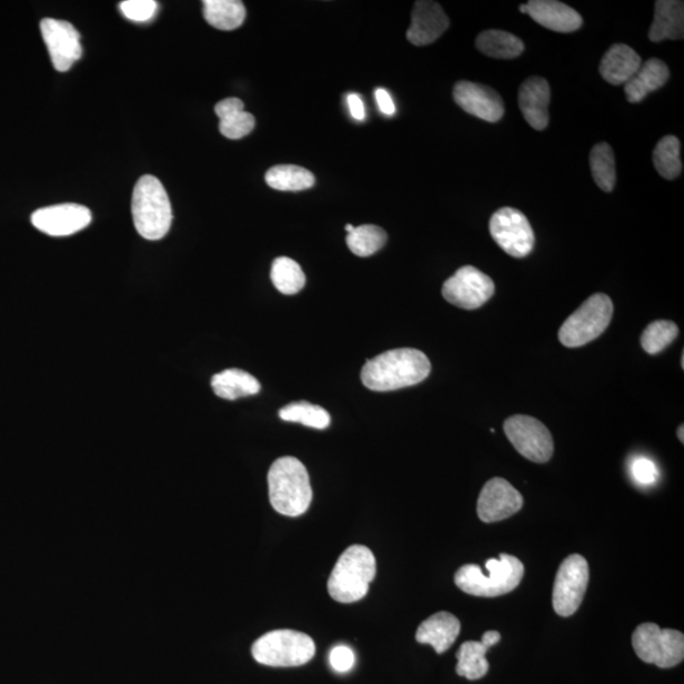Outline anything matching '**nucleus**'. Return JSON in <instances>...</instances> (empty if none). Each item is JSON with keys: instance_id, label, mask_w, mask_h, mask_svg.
I'll use <instances>...</instances> for the list:
<instances>
[{"instance_id": "nucleus-39", "label": "nucleus", "mask_w": 684, "mask_h": 684, "mask_svg": "<svg viewBox=\"0 0 684 684\" xmlns=\"http://www.w3.org/2000/svg\"><path fill=\"white\" fill-rule=\"evenodd\" d=\"M375 99L378 107L385 115H393L395 113V105L393 99L389 92H386L383 88H378L375 90Z\"/></svg>"}, {"instance_id": "nucleus-9", "label": "nucleus", "mask_w": 684, "mask_h": 684, "mask_svg": "<svg viewBox=\"0 0 684 684\" xmlns=\"http://www.w3.org/2000/svg\"><path fill=\"white\" fill-rule=\"evenodd\" d=\"M589 582L590 566L586 557L580 554L565 557L557 570L553 590V606L557 615L570 617L577 612L586 596Z\"/></svg>"}, {"instance_id": "nucleus-5", "label": "nucleus", "mask_w": 684, "mask_h": 684, "mask_svg": "<svg viewBox=\"0 0 684 684\" xmlns=\"http://www.w3.org/2000/svg\"><path fill=\"white\" fill-rule=\"evenodd\" d=\"M376 574L375 556L364 545H351L342 553L330 575L328 589L332 600L353 603L363 600Z\"/></svg>"}, {"instance_id": "nucleus-26", "label": "nucleus", "mask_w": 684, "mask_h": 684, "mask_svg": "<svg viewBox=\"0 0 684 684\" xmlns=\"http://www.w3.org/2000/svg\"><path fill=\"white\" fill-rule=\"evenodd\" d=\"M203 16L214 29L232 31L244 23L247 8L239 0H204Z\"/></svg>"}, {"instance_id": "nucleus-10", "label": "nucleus", "mask_w": 684, "mask_h": 684, "mask_svg": "<svg viewBox=\"0 0 684 684\" xmlns=\"http://www.w3.org/2000/svg\"><path fill=\"white\" fill-rule=\"evenodd\" d=\"M505 434L517 452L529 461L544 464L554 454V441L551 431L539 420L516 415L506 420Z\"/></svg>"}, {"instance_id": "nucleus-41", "label": "nucleus", "mask_w": 684, "mask_h": 684, "mask_svg": "<svg viewBox=\"0 0 684 684\" xmlns=\"http://www.w3.org/2000/svg\"><path fill=\"white\" fill-rule=\"evenodd\" d=\"M501 642V634L499 632H494V630H491V632L484 633L483 637H482V644L484 646H487L489 650L490 647H492L493 645H496Z\"/></svg>"}, {"instance_id": "nucleus-29", "label": "nucleus", "mask_w": 684, "mask_h": 684, "mask_svg": "<svg viewBox=\"0 0 684 684\" xmlns=\"http://www.w3.org/2000/svg\"><path fill=\"white\" fill-rule=\"evenodd\" d=\"M489 647L481 642H465L456 653L459 676L470 681H479L490 671V663L485 658Z\"/></svg>"}, {"instance_id": "nucleus-42", "label": "nucleus", "mask_w": 684, "mask_h": 684, "mask_svg": "<svg viewBox=\"0 0 684 684\" xmlns=\"http://www.w3.org/2000/svg\"><path fill=\"white\" fill-rule=\"evenodd\" d=\"M677 434H678V439H680V440L682 441V443H683V441H684V436H683V425H681V426H680Z\"/></svg>"}, {"instance_id": "nucleus-3", "label": "nucleus", "mask_w": 684, "mask_h": 684, "mask_svg": "<svg viewBox=\"0 0 684 684\" xmlns=\"http://www.w3.org/2000/svg\"><path fill=\"white\" fill-rule=\"evenodd\" d=\"M485 569L489 574H484L480 565H463L455 574L456 587L471 596L499 597L516 590L525 574L524 564L509 554L487 561Z\"/></svg>"}, {"instance_id": "nucleus-27", "label": "nucleus", "mask_w": 684, "mask_h": 684, "mask_svg": "<svg viewBox=\"0 0 684 684\" xmlns=\"http://www.w3.org/2000/svg\"><path fill=\"white\" fill-rule=\"evenodd\" d=\"M475 47L485 57L500 60L516 59L525 50L517 36L501 30H489L476 38Z\"/></svg>"}, {"instance_id": "nucleus-33", "label": "nucleus", "mask_w": 684, "mask_h": 684, "mask_svg": "<svg viewBox=\"0 0 684 684\" xmlns=\"http://www.w3.org/2000/svg\"><path fill=\"white\" fill-rule=\"evenodd\" d=\"M653 163L660 175L673 180L682 173L681 142L676 137L663 138L656 143L653 152Z\"/></svg>"}, {"instance_id": "nucleus-7", "label": "nucleus", "mask_w": 684, "mask_h": 684, "mask_svg": "<svg viewBox=\"0 0 684 684\" xmlns=\"http://www.w3.org/2000/svg\"><path fill=\"white\" fill-rule=\"evenodd\" d=\"M614 304L608 295L593 294L581 308L565 320L560 330V340L566 348H580L596 340L610 325Z\"/></svg>"}, {"instance_id": "nucleus-28", "label": "nucleus", "mask_w": 684, "mask_h": 684, "mask_svg": "<svg viewBox=\"0 0 684 684\" xmlns=\"http://www.w3.org/2000/svg\"><path fill=\"white\" fill-rule=\"evenodd\" d=\"M265 182L275 191L301 192L314 185V175L302 167L276 165L268 170Z\"/></svg>"}, {"instance_id": "nucleus-43", "label": "nucleus", "mask_w": 684, "mask_h": 684, "mask_svg": "<svg viewBox=\"0 0 684 684\" xmlns=\"http://www.w3.org/2000/svg\"><path fill=\"white\" fill-rule=\"evenodd\" d=\"M354 229H355V227H353V224H346V227H345V230H346L348 233L353 232Z\"/></svg>"}, {"instance_id": "nucleus-18", "label": "nucleus", "mask_w": 684, "mask_h": 684, "mask_svg": "<svg viewBox=\"0 0 684 684\" xmlns=\"http://www.w3.org/2000/svg\"><path fill=\"white\" fill-rule=\"evenodd\" d=\"M551 95V86L542 77L529 78L520 87V110L534 130L543 131L547 128Z\"/></svg>"}, {"instance_id": "nucleus-1", "label": "nucleus", "mask_w": 684, "mask_h": 684, "mask_svg": "<svg viewBox=\"0 0 684 684\" xmlns=\"http://www.w3.org/2000/svg\"><path fill=\"white\" fill-rule=\"evenodd\" d=\"M430 372V360L422 351L394 349L368 360L362 381L368 390L391 392L424 382Z\"/></svg>"}, {"instance_id": "nucleus-15", "label": "nucleus", "mask_w": 684, "mask_h": 684, "mask_svg": "<svg viewBox=\"0 0 684 684\" xmlns=\"http://www.w3.org/2000/svg\"><path fill=\"white\" fill-rule=\"evenodd\" d=\"M522 506H524V499L510 482L503 479H493L484 484L476 512L485 524H492V522L515 515Z\"/></svg>"}, {"instance_id": "nucleus-40", "label": "nucleus", "mask_w": 684, "mask_h": 684, "mask_svg": "<svg viewBox=\"0 0 684 684\" xmlns=\"http://www.w3.org/2000/svg\"><path fill=\"white\" fill-rule=\"evenodd\" d=\"M348 104L350 113L354 117L355 120H365V107L362 101V98H360L358 94H350L348 95Z\"/></svg>"}, {"instance_id": "nucleus-21", "label": "nucleus", "mask_w": 684, "mask_h": 684, "mask_svg": "<svg viewBox=\"0 0 684 684\" xmlns=\"http://www.w3.org/2000/svg\"><path fill=\"white\" fill-rule=\"evenodd\" d=\"M461 627V621L453 614L437 612L419 626L416 641L420 644H429L437 654H443L456 642Z\"/></svg>"}, {"instance_id": "nucleus-11", "label": "nucleus", "mask_w": 684, "mask_h": 684, "mask_svg": "<svg viewBox=\"0 0 684 684\" xmlns=\"http://www.w3.org/2000/svg\"><path fill=\"white\" fill-rule=\"evenodd\" d=\"M490 231L496 244L512 258H525L534 249V230L526 215L516 209L503 207L493 213Z\"/></svg>"}, {"instance_id": "nucleus-16", "label": "nucleus", "mask_w": 684, "mask_h": 684, "mask_svg": "<svg viewBox=\"0 0 684 684\" xmlns=\"http://www.w3.org/2000/svg\"><path fill=\"white\" fill-rule=\"evenodd\" d=\"M453 95L455 103L476 119L494 123L505 114L501 95L491 87L462 80L455 84Z\"/></svg>"}, {"instance_id": "nucleus-36", "label": "nucleus", "mask_w": 684, "mask_h": 684, "mask_svg": "<svg viewBox=\"0 0 684 684\" xmlns=\"http://www.w3.org/2000/svg\"><path fill=\"white\" fill-rule=\"evenodd\" d=\"M630 473H632L633 480L643 485V487H650L660 480L658 466L646 456H636L630 464Z\"/></svg>"}, {"instance_id": "nucleus-8", "label": "nucleus", "mask_w": 684, "mask_h": 684, "mask_svg": "<svg viewBox=\"0 0 684 684\" xmlns=\"http://www.w3.org/2000/svg\"><path fill=\"white\" fill-rule=\"evenodd\" d=\"M633 647L643 662L668 670L683 662L684 635L678 630L661 628L646 623L636 627Z\"/></svg>"}, {"instance_id": "nucleus-34", "label": "nucleus", "mask_w": 684, "mask_h": 684, "mask_svg": "<svg viewBox=\"0 0 684 684\" xmlns=\"http://www.w3.org/2000/svg\"><path fill=\"white\" fill-rule=\"evenodd\" d=\"M386 232L374 224H363L348 233L346 244L351 253L360 258L372 256L380 251L386 242Z\"/></svg>"}, {"instance_id": "nucleus-6", "label": "nucleus", "mask_w": 684, "mask_h": 684, "mask_svg": "<svg viewBox=\"0 0 684 684\" xmlns=\"http://www.w3.org/2000/svg\"><path fill=\"white\" fill-rule=\"evenodd\" d=\"M251 653L258 663L269 667H300L313 660L316 645L308 634L274 630L260 636Z\"/></svg>"}, {"instance_id": "nucleus-22", "label": "nucleus", "mask_w": 684, "mask_h": 684, "mask_svg": "<svg viewBox=\"0 0 684 684\" xmlns=\"http://www.w3.org/2000/svg\"><path fill=\"white\" fill-rule=\"evenodd\" d=\"M670 79V69L660 59H650L642 64L637 73L625 84L627 102L638 103L651 93L662 88Z\"/></svg>"}, {"instance_id": "nucleus-45", "label": "nucleus", "mask_w": 684, "mask_h": 684, "mask_svg": "<svg viewBox=\"0 0 684 684\" xmlns=\"http://www.w3.org/2000/svg\"><path fill=\"white\" fill-rule=\"evenodd\" d=\"M682 368H684V353L682 354Z\"/></svg>"}, {"instance_id": "nucleus-35", "label": "nucleus", "mask_w": 684, "mask_h": 684, "mask_svg": "<svg viewBox=\"0 0 684 684\" xmlns=\"http://www.w3.org/2000/svg\"><path fill=\"white\" fill-rule=\"evenodd\" d=\"M680 334L678 326L672 321H654L645 329L642 346L647 354L656 355L667 349Z\"/></svg>"}, {"instance_id": "nucleus-32", "label": "nucleus", "mask_w": 684, "mask_h": 684, "mask_svg": "<svg viewBox=\"0 0 684 684\" xmlns=\"http://www.w3.org/2000/svg\"><path fill=\"white\" fill-rule=\"evenodd\" d=\"M279 418L318 430H325L331 425V418L325 409L305 401L286 404L279 411Z\"/></svg>"}, {"instance_id": "nucleus-23", "label": "nucleus", "mask_w": 684, "mask_h": 684, "mask_svg": "<svg viewBox=\"0 0 684 684\" xmlns=\"http://www.w3.org/2000/svg\"><path fill=\"white\" fill-rule=\"evenodd\" d=\"M683 36L684 3L678 0H658L650 30L651 41L683 40Z\"/></svg>"}, {"instance_id": "nucleus-2", "label": "nucleus", "mask_w": 684, "mask_h": 684, "mask_svg": "<svg viewBox=\"0 0 684 684\" xmlns=\"http://www.w3.org/2000/svg\"><path fill=\"white\" fill-rule=\"evenodd\" d=\"M269 500L288 517H299L311 506L313 493L305 466L293 456L278 459L268 474Z\"/></svg>"}, {"instance_id": "nucleus-4", "label": "nucleus", "mask_w": 684, "mask_h": 684, "mask_svg": "<svg viewBox=\"0 0 684 684\" xmlns=\"http://www.w3.org/2000/svg\"><path fill=\"white\" fill-rule=\"evenodd\" d=\"M134 228L143 239L157 241L165 238L173 222V211L163 183L152 175H143L132 194Z\"/></svg>"}, {"instance_id": "nucleus-17", "label": "nucleus", "mask_w": 684, "mask_h": 684, "mask_svg": "<svg viewBox=\"0 0 684 684\" xmlns=\"http://www.w3.org/2000/svg\"><path fill=\"white\" fill-rule=\"evenodd\" d=\"M449 26V18L439 3L420 0L413 7L408 40L415 47H428L440 39Z\"/></svg>"}, {"instance_id": "nucleus-24", "label": "nucleus", "mask_w": 684, "mask_h": 684, "mask_svg": "<svg viewBox=\"0 0 684 684\" xmlns=\"http://www.w3.org/2000/svg\"><path fill=\"white\" fill-rule=\"evenodd\" d=\"M244 102L239 98H228L214 107L220 119V132L230 140L248 137L255 128L254 115L247 112Z\"/></svg>"}, {"instance_id": "nucleus-30", "label": "nucleus", "mask_w": 684, "mask_h": 684, "mask_svg": "<svg viewBox=\"0 0 684 684\" xmlns=\"http://www.w3.org/2000/svg\"><path fill=\"white\" fill-rule=\"evenodd\" d=\"M590 164L593 179L603 192L614 191L616 184L615 154L606 142L597 143L592 149Z\"/></svg>"}, {"instance_id": "nucleus-25", "label": "nucleus", "mask_w": 684, "mask_h": 684, "mask_svg": "<svg viewBox=\"0 0 684 684\" xmlns=\"http://www.w3.org/2000/svg\"><path fill=\"white\" fill-rule=\"evenodd\" d=\"M212 390L218 398L228 401L258 394L261 385L254 375L241 369H228L212 376Z\"/></svg>"}, {"instance_id": "nucleus-37", "label": "nucleus", "mask_w": 684, "mask_h": 684, "mask_svg": "<svg viewBox=\"0 0 684 684\" xmlns=\"http://www.w3.org/2000/svg\"><path fill=\"white\" fill-rule=\"evenodd\" d=\"M120 9L133 22H148L157 14L158 3L154 0H125Z\"/></svg>"}, {"instance_id": "nucleus-38", "label": "nucleus", "mask_w": 684, "mask_h": 684, "mask_svg": "<svg viewBox=\"0 0 684 684\" xmlns=\"http://www.w3.org/2000/svg\"><path fill=\"white\" fill-rule=\"evenodd\" d=\"M330 665L338 673H348L354 668L355 653L346 645H338L330 653Z\"/></svg>"}, {"instance_id": "nucleus-13", "label": "nucleus", "mask_w": 684, "mask_h": 684, "mask_svg": "<svg viewBox=\"0 0 684 684\" xmlns=\"http://www.w3.org/2000/svg\"><path fill=\"white\" fill-rule=\"evenodd\" d=\"M40 29L53 68L66 73L83 56L79 32L73 24L56 18H44Z\"/></svg>"}, {"instance_id": "nucleus-20", "label": "nucleus", "mask_w": 684, "mask_h": 684, "mask_svg": "<svg viewBox=\"0 0 684 684\" xmlns=\"http://www.w3.org/2000/svg\"><path fill=\"white\" fill-rule=\"evenodd\" d=\"M642 58L636 51L624 43L612 44L603 56L600 73L611 86H625L637 70L641 69Z\"/></svg>"}, {"instance_id": "nucleus-31", "label": "nucleus", "mask_w": 684, "mask_h": 684, "mask_svg": "<svg viewBox=\"0 0 684 684\" xmlns=\"http://www.w3.org/2000/svg\"><path fill=\"white\" fill-rule=\"evenodd\" d=\"M270 278L276 290L286 295L301 292L305 284V275L300 264L285 256L274 260Z\"/></svg>"}, {"instance_id": "nucleus-44", "label": "nucleus", "mask_w": 684, "mask_h": 684, "mask_svg": "<svg viewBox=\"0 0 684 684\" xmlns=\"http://www.w3.org/2000/svg\"><path fill=\"white\" fill-rule=\"evenodd\" d=\"M520 12L525 14L527 13L526 4L520 6Z\"/></svg>"}, {"instance_id": "nucleus-14", "label": "nucleus", "mask_w": 684, "mask_h": 684, "mask_svg": "<svg viewBox=\"0 0 684 684\" xmlns=\"http://www.w3.org/2000/svg\"><path fill=\"white\" fill-rule=\"evenodd\" d=\"M31 222L36 229L49 237H70L89 227L92 212L76 203L50 205L33 212Z\"/></svg>"}, {"instance_id": "nucleus-12", "label": "nucleus", "mask_w": 684, "mask_h": 684, "mask_svg": "<svg viewBox=\"0 0 684 684\" xmlns=\"http://www.w3.org/2000/svg\"><path fill=\"white\" fill-rule=\"evenodd\" d=\"M496 291L492 279L471 265L456 270L443 285L444 299L459 309L472 311L481 309Z\"/></svg>"}, {"instance_id": "nucleus-19", "label": "nucleus", "mask_w": 684, "mask_h": 684, "mask_svg": "<svg viewBox=\"0 0 684 684\" xmlns=\"http://www.w3.org/2000/svg\"><path fill=\"white\" fill-rule=\"evenodd\" d=\"M526 9V14L551 31L570 33L580 30L583 24L575 9L556 0H531Z\"/></svg>"}]
</instances>
